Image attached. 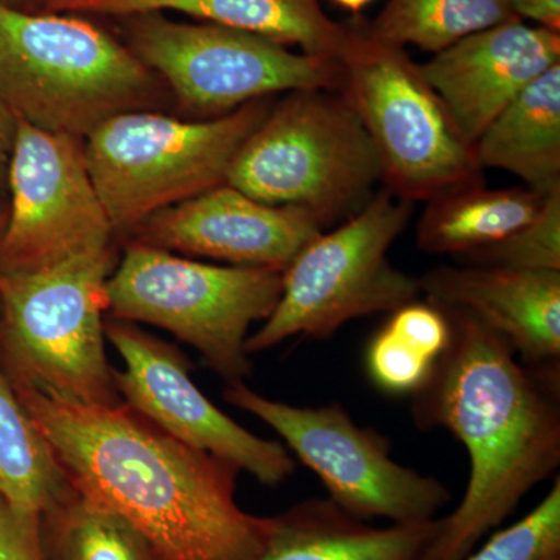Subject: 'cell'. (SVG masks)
Returning <instances> with one entry per match:
<instances>
[{
  "instance_id": "cb8c5ba5",
  "label": "cell",
  "mask_w": 560,
  "mask_h": 560,
  "mask_svg": "<svg viewBox=\"0 0 560 560\" xmlns=\"http://www.w3.org/2000/svg\"><path fill=\"white\" fill-rule=\"evenodd\" d=\"M459 257L475 267L560 271V190L547 195L537 215L510 237Z\"/></svg>"
},
{
  "instance_id": "ac0fdd59",
  "label": "cell",
  "mask_w": 560,
  "mask_h": 560,
  "mask_svg": "<svg viewBox=\"0 0 560 560\" xmlns=\"http://www.w3.org/2000/svg\"><path fill=\"white\" fill-rule=\"evenodd\" d=\"M149 11H178L202 22L254 33L305 55L337 62L345 25L335 24L318 0H50L49 13L121 18Z\"/></svg>"
},
{
  "instance_id": "2e32d148",
  "label": "cell",
  "mask_w": 560,
  "mask_h": 560,
  "mask_svg": "<svg viewBox=\"0 0 560 560\" xmlns=\"http://www.w3.org/2000/svg\"><path fill=\"white\" fill-rule=\"evenodd\" d=\"M422 294L442 307L477 316L529 366L560 361V271L440 267L419 278Z\"/></svg>"
},
{
  "instance_id": "603a6c76",
  "label": "cell",
  "mask_w": 560,
  "mask_h": 560,
  "mask_svg": "<svg viewBox=\"0 0 560 560\" xmlns=\"http://www.w3.org/2000/svg\"><path fill=\"white\" fill-rule=\"evenodd\" d=\"M47 560H158L124 518L73 490L40 515Z\"/></svg>"
},
{
  "instance_id": "ffe728a7",
  "label": "cell",
  "mask_w": 560,
  "mask_h": 560,
  "mask_svg": "<svg viewBox=\"0 0 560 560\" xmlns=\"http://www.w3.org/2000/svg\"><path fill=\"white\" fill-rule=\"evenodd\" d=\"M547 195L528 187L486 189L485 183L429 201L416 242L430 254L464 256L510 237L539 212Z\"/></svg>"
},
{
  "instance_id": "30bf717a",
  "label": "cell",
  "mask_w": 560,
  "mask_h": 560,
  "mask_svg": "<svg viewBox=\"0 0 560 560\" xmlns=\"http://www.w3.org/2000/svg\"><path fill=\"white\" fill-rule=\"evenodd\" d=\"M116 20L125 46L164 81L180 109L201 120L276 94L340 86L338 62L294 54L254 33L173 21L161 11Z\"/></svg>"
},
{
  "instance_id": "52a82bcc",
  "label": "cell",
  "mask_w": 560,
  "mask_h": 560,
  "mask_svg": "<svg viewBox=\"0 0 560 560\" xmlns=\"http://www.w3.org/2000/svg\"><path fill=\"white\" fill-rule=\"evenodd\" d=\"M282 271L219 267L131 242L106 282L110 318L149 323L201 353L226 385L249 377V329L275 311Z\"/></svg>"
},
{
  "instance_id": "f546056e",
  "label": "cell",
  "mask_w": 560,
  "mask_h": 560,
  "mask_svg": "<svg viewBox=\"0 0 560 560\" xmlns=\"http://www.w3.org/2000/svg\"><path fill=\"white\" fill-rule=\"evenodd\" d=\"M49 2L50 0H0V7L24 13H49Z\"/></svg>"
},
{
  "instance_id": "277c9868",
  "label": "cell",
  "mask_w": 560,
  "mask_h": 560,
  "mask_svg": "<svg viewBox=\"0 0 560 560\" xmlns=\"http://www.w3.org/2000/svg\"><path fill=\"white\" fill-rule=\"evenodd\" d=\"M381 162L340 91L289 92L235 153L226 184L254 200L300 210L320 228L374 197Z\"/></svg>"
},
{
  "instance_id": "7c38bea8",
  "label": "cell",
  "mask_w": 560,
  "mask_h": 560,
  "mask_svg": "<svg viewBox=\"0 0 560 560\" xmlns=\"http://www.w3.org/2000/svg\"><path fill=\"white\" fill-rule=\"evenodd\" d=\"M7 184L0 272L40 270L113 245L116 232L91 178L84 139L20 120Z\"/></svg>"
},
{
  "instance_id": "7a4b0ae2",
  "label": "cell",
  "mask_w": 560,
  "mask_h": 560,
  "mask_svg": "<svg viewBox=\"0 0 560 560\" xmlns=\"http://www.w3.org/2000/svg\"><path fill=\"white\" fill-rule=\"evenodd\" d=\"M451 342L412 394L420 430L466 447L470 477L456 510L438 518L422 560H460L560 466L559 364L529 366L477 316L444 307Z\"/></svg>"
},
{
  "instance_id": "5b68a950",
  "label": "cell",
  "mask_w": 560,
  "mask_h": 560,
  "mask_svg": "<svg viewBox=\"0 0 560 560\" xmlns=\"http://www.w3.org/2000/svg\"><path fill=\"white\" fill-rule=\"evenodd\" d=\"M340 86L370 136L386 189L405 201H431L482 183L474 145L438 92L401 47L345 25Z\"/></svg>"
},
{
  "instance_id": "ba28073f",
  "label": "cell",
  "mask_w": 560,
  "mask_h": 560,
  "mask_svg": "<svg viewBox=\"0 0 560 560\" xmlns=\"http://www.w3.org/2000/svg\"><path fill=\"white\" fill-rule=\"evenodd\" d=\"M113 245L35 271L0 272L7 346L18 378L65 399L120 404L105 349Z\"/></svg>"
},
{
  "instance_id": "e0dca14e",
  "label": "cell",
  "mask_w": 560,
  "mask_h": 560,
  "mask_svg": "<svg viewBox=\"0 0 560 560\" xmlns=\"http://www.w3.org/2000/svg\"><path fill=\"white\" fill-rule=\"evenodd\" d=\"M436 521L375 528L330 499H311L268 518L253 560H422Z\"/></svg>"
},
{
  "instance_id": "6da1fadb",
  "label": "cell",
  "mask_w": 560,
  "mask_h": 560,
  "mask_svg": "<svg viewBox=\"0 0 560 560\" xmlns=\"http://www.w3.org/2000/svg\"><path fill=\"white\" fill-rule=\"evenodd\" d=\"M21 404L79 495L124 518L158 560H253L268 518L235 501L237 467L173 440L125 401L65 399L18 378Z\"/></svg>"
},
{
  "instance_id": "83f0119b",
  "label": "cell",
  "mask_w": 560,
  "mask_h": 560,
  "mask_svg": "<svg viewBox=\"0 0 560 560\" xmlns=\"http://www.w3.org/2000/svg\"><path fill=\"white\" fill-rule=\"evenodd\" d=\"M518 20L537 22L539 27L560 31V0H510Z\"/></svg>"
},
{
  "instance_id": "d4e9b609",
  "label": "cell",
  "mask_w": 560,
  "mask_h": 560,
  "mask_svg": "<svg viewBox=\"0 0 560 560\" xmlns=\"http://www.w3.org/2000/svg\"><path fill=\"white\" fill-rule=\"evenodd\" d=\"M460 560H560V478L529 514Z\"/></svg>"
},
{
  "instance_id": "8fae6325",
  "label": "cell",
  "mask_w": 560,
  "mask_h": 560,
  "mask_svg": "<svg viewBox=\"0 0 560 560\" xmlns=\"http://www.w3.org/2000/svg\"><path fill=\"white\" fill-rule=\"evenodd\" d=\"M224 399L271 427L318 475L329 499L360 521L429 523L451 501L445 485L390 458L388 438L357 425L340 404L296 407L268 399L245 382L226 385Z\"/></svg>"
},
{
  "instance_id": "44dd1931",
  "label": "cell",
  "mask_w": 560,
  "mask_h": 560,
  "mask_svg": "<svg viewBox=\"0 0 560 560\" xmlns=\"http://www.w3.org/2000/svg\"><path fill=\"white\" fill-rule=\"evenodd\" d=\"M73 492L60 463L0 370V497L43 515Z\"/></svg>"
},
{
  "instance_id": "4fadbf2b",
  "label": "cell",
  "mask_w": 560,
  "mask_h": 560,
  "mask_svg": "<svg viewBox=\"0 0 560 560\" xmlns=\"http://www.w3.org/2000/svg\"><path fill=\"white\" fill-rule=\"evenodd\" d=\"M106 340L124 360L114 371L125 404L172 436L248 471L260 485L278 488L296 469L278 441L264 440L220 411L191 381L189 364L168 345L128 320H105Z\"/></svg>"
},
{
  "instance_id": "7402d4cb",
  "label": "cell",
  "mask_w": 560,
  "mask_h": 560,
  "mask_svg": "<svg viewBox=\"0 0 560 560\" xmlns=\"http://www.w3.org/2000/svg\"><path fill=\"white\" fill-rule=\"evenodd\" d=\"M517 20L510 0H389L364 27L390 46L412 44L438 54L474 33Z\"/></svg>"
},
{
  "instance_id": "3957f363",
  "label": "cell",
  "mask_w": 560,
  "mask_h": 560,
  "mask_svg": "<svg viewBox=\"0 0 560 560\" xmlns=\"http://www.w3.org/2000/svg\"><path fill=\"white\" fill-rule=\"evenodd\" d=\"M0 97L25 124L81 139L110 117L173 98L124 40L94 22L2 7Z\"/></svg>"
},
{
  "instance_id": "484cf974",
  "label": "cell",
  "mask_w": 560,
  "mask_h": 560,
  "mask_svg": "<svg viewBox=\"0 0 560 560\" xmlns=\"http://www.w3.org/2000/svg\"><path fill=\"white\" fill-rule=\"evenodd\" d=\"M364 364L368 377L383 393L412 396L429 381L436 361L430 360L383 326L368 342Z\"/></svg>"
},
{
  "instance_id": "9c48e42d",
  "label": "cell",
  "mask_w": 560,
  "mask_h": 560,
  "mask_svg": "<svg viewBox=\"0 0 560 560\" xmlns=\"http://www.w3.org/2000/svg\"><path fill=\"white\" fill-rule=\"evenodd\" d=\"M411 212L412 202L386 189L340 226L308 243L282 272L278 304L249 335L246 352H264L300 335L326 340L349 320L393 313L419 300V278L388 259Z\"/></svg>"
},
{
  "instance_id": "f1b7e54d",
  "label": "cell",
  "mask_w": 560,
  "mask_h": 560,
  "mask_svg": "<svg viewBox=\"0 0 560 560\" xmlns=\"http://www.w3.org/2000/svg\"><path fill=\"white\" fill-rule=\"evenodd\" d=\"M18 125H20V120L5 101L0 97V190L7 184L11 154H13L14 142H16Z\"/></svg>"
},
{
  "instance_id": "4316f807",
  "label": "cell",
  "mask_w": 560,
  "mask_h": 560,
  "mask_svg": "<svg viewBox=\"0 0 560 560\" xmlns=\"http://www.w3.org/2000/svg\"><path fill=\"white\" fill-rule=\"evenodd\" d=\"M0 560H47L40 515L16 510L0 497Z\"/></svg>"
},
{
  "instance_id": "9a60e30c",
  "label": "cell",
  "mask_w": 560,
  "mask_h": 560,
  "mask_svg": "<svg viewBox=\"0 0 560 560\" xmlns=\"http://www.w3.org/2000/svg\"><path fill=\"white\" fill-rule=\"evenodd\" d=\"M559 62V33L517 20L466 36L420 70L475 145L501 110Z\"/></svg>"
},
{
  "instance_id": "5bb4252c",
  "label": "cell",
  "mask_w": 560,
  "mask_h": 560,
  "mask_svg": "<svg viewBox=\"0 0 560 560\" xmlns=\"http://www.w3.org/2000/svg\"><path fill=\"white\" fill-rule=\"evenodd\" d=\"M323 232L300 210L265 205L224 183L153 213L131 235L168 253L283 272Z\"/></svg>"
},
{
  "instance_id": "8992f818",
  "label": "cell",
  "mask_w": 560,
  "mask_h": 560,
  "mask_svg": "<svg viewBox=\"0 0 560 560\" xmlns=\"http://www.w3.org/2000/svg\"><path fill=\"white\" fill-rule=\"evenodd\" d=\"M272 105L259 98L209 120L131 110L98 125L84 154L114 232L131 234L153 213L226 183L235 153Z\"/></svg>"
},
{
  "instance_id": "4dcf8cb0",
  "label": "cell",
  "mask_w": 560,
  "mask_h": 560,
  "mask_svg": "<svg viewBox=\"0 0 560 560\" xmlns=\"http://www.w3.org/2000/svg\"><path fill=\"white\" fill-rule=\"evenodd\" d=\"M331 2L337 3L341 9L359 13V11L363 10L364 7L370 5L372 0H331Z\"/></svg>"
},
{
  "instance_id": "1f68e13d",
  "label": "cell",
  "mask_w": 560,
  "mask_h": 560,
  "mask_svg": "<svg viewBox=\"0 0 560 560\" xmlns=\"http://www.w3.org/2000/svg\"><path fill=\"white\" fill-rule=\"evenodd\" d=\"M3 224H5V223H3ZM3 224H2V223H0V235H2Z\"/></svg>"
},
{
  "instance_id": "d6986e66",
  "label": "cell",
  "mask_w": 560,
  "mask_h": 560,
  "mask_svg": "<svg viewBox=\"0 0 560 560\" xmlns=\"http://www.w3.org/2000/svg\"><path fill=\"white\" fill-rule=\"evenodd\" d=\"M474 149L482 168L510 172L540 195L560 190V62L501 110Z\"/></svg>"
}]
</instances>
